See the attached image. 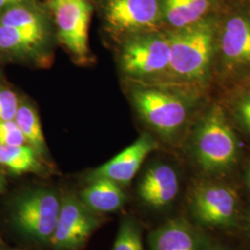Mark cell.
<instances>
[{
	"label": "cell",
	"mask_w": 250,
	"mask_h": 250,
	"mask_svg": "<svg viewBox=\"0 0 250 250\" xmlns=\"http://www.w3.org/2000/svg\"><path fill=\"white\" fill-rule=\"evenodd\" d=\"M244 224H245V232H246L249 241L250 242V207L245 215Z\"/></svg>",
	"instance_id": "d4e9b609"
},
{
	"label": "cell",
	"mask_w": 250,
	"mask_h": 250,
	"mask_svg": "<svg viewBox=\"0 0 250 250\" xmlns=\"http://www.w3.org/2000/svg\"><path fill=\"white\" fill-rule=\"evenodd\" d=\"M234 122L250 136V89L237 88L230 103Z\"/></svg>",
	"instance_id": "44dd1931"
},
{
	"label": "cell",
	"mask_w": 250,
	"mask_h": 250,
	"mask_svg": "<svg viewBox=\"0 0 250 250\" xmlns=\"http://www.w3.org/2000/svg\"><path fill=\"white\" fill-rule=\"evenodd\" d=\"M189 152L197 168L206 176H222L236 166L240 146L224 107L213 103L193 125Z\"/></svg>",
	"instance_id": "3957f363"
},
{
	"label": "cell",
	"mask_w": 250,
	"mask_h": 250,
	"mask_svg": "<svg viewBox=\"0 0 250 250\" xmlns=\"http://www.w3.org/2000/svg\"><path fill=\"white\" fill-rule=\"evenodd\" d=\"M180 191L178 170L165 162H157L149 166L136 188L139 200L155 210H161L172 205L178 198Z\"/></svg>",
	"instance_id": "8fae6325"
},
{
	"label": "cell",
	"mask_w": 250,
	"mask_h": 250,
	"mask_svg": "<svg viewBox=\"0 0 250 250\" xmlns=\"http://www.w3.org/2000/svg\"><path fill=\"white\" fill-rule=\"evenodd\" d=\"M158 146V142L151 134H143L113 159L93 170L90 173L89 180L105 178L121 186L128 185L134 178L147 156Z\"/></svg>",
	"instance_id": "7c38bea8"
},
{
	"label": "cell",
	"mask_w": 250,
	"mask_h": 250,
	"mask_svg": "<svg viewBox=\"0 0 250 250\" xmlns=\"http://www.w3.org/2000/svg\"><path fill=\"white\" fill-rule=\"evenodd\" d=\"M170 49L166 32L151 31L129 36L121 53L122 70L137 80L168 76Z\"/></svg>",
	"instance_id": "8992f818"
},
{
	"label": "cell",
	"mask_w": 250,
	"mask_h": 250,
	"mask_svg": "<svg viewBox=\"0 0 250 250\" xmlns=\"http://www.w3.org/2000/svg\"><path fill=\"white\" fill-rule=\"evenodd\" d=\"M61 205L62 198L54 190H31L16 199L13 207V222L19 231L27 237L42 244H49Z\"/></svg>",
	"instance_id": "52a82bcc"
},
{
	"label": "cell",
	"mask_w": 250,
	"mask_h": 250,
	"mask_svg": "<svg viewBox=\"0 0 250 250\" xmlns=\"http://www.w3.org/2000/svg\"><path fill=\"white\" fill-rule=\"evenodd\" d=\"M238 88H247V89H250V79L249 81H247L245 83H243L240 87Z\"/></svg>",
	"instance_id": "83f0119b"
},
{
	"label": "cell",
	"mask_w": 250,
	"mask_h": 250,
	"mask_svg": "<svg viewBox=\"0 0 250 250\" xmlns=\"http://www.w3.org/2000/svg\"><path fill=\"white\" fill-rule=\"evenodd\" d=\"M221 12L166 31L170 49L168 77L173 83L203 90L212 79Z\"/></svg>",
	"instance_id": "6da1fadb"
},
{
	"label": "cell",
	"mask_w": 250,
	"mask_h": 250,
	"mask_svg": "<svg viewBox=\"0 0 250 250\" xmlns=\"http://www.w3.org/2000/svg\"><path fill=\"white\" fill-rule=\"evenodd\" d=\"M246 183H247V186L250 190V164L248 165L247 170H246Z\"/></svg>",
	"instance_id": "4316f807"
},
{
	"label": "cell",
	"mask_w": 250,
	"mask_h": 250,
	"mask_svg": "<svg viewBox=\"0 0 250 250\" xmlns=\"http://www.w3.org/2000/svg\"><path fill=\"white\" fill-rule=\"evenodd\" d=\"M23 0H0V8H5L21 3Z\"/></svg>",
	"instance_id": "484cf974"
},
{
	"label": "cell",
	"mask_w": 250,
	"mask_h": 250,
	"mask_svg": "<svg viewBox=\"0 0 250 250\" xmlns=\"http://www.w3.org/2000/svg\"><path fill=\"white\" fill-rule=\"evenodd\" d=\"M0 24L22 30L45 31L41 16L25 7H14L6 11L0 18Z\"/></svg>",
	"instance_id": "ffe728a7"
},
{
	"label": "cell",
	"mask_w": 250,
	"mask_h": 250,
	"mask_svg": "<svg viewBox=\"0 0 250 250\" xmlns=\"http://www.w3.org/2000/svg\"><path fill=\"white\" fill-rule=\"evenodd\" d=\"M61 42L78 59L88 52V30L92 13L89 0H49Z\"/></svg>",
	"instance_id": "9c48e42d"
},
{
	"label": "cell",
	"mask_w": 250,
	"mask_h": 250,
	"mask_svg": "<svg viewBox=\"0 0 250 250\" xmlns=\"http://www.w3.org/2000/svg\"><path fill=\"white\" fill-rule=\"evenodd\" d=\"M205 250H232L228 247L224 246V244H221L220 242L213 241L210 238H208V243L206 245Z\"/></svg>",
	"instance_id": "cb8c5ba5"
},
{
	"label": "cell",
	"mask_w": 250,
	"mask_h": 250,
	"mask_svg": "<svg viewBox=\"0 0 250 250\" xmlns=\"http://www.w3.org/2000/svg\"><path fill=\"white\" fill-rule=\"evenodd\" d=\"M100 224L99 216L91 211L79 197L62 198L56 228L49 244L54 250H81Z\"/></svg>",
	"instance_id": "ba28073f"
},
{
	"label": "cell",
	"mask_w": 250,
	"mask_h": 250,
	"mask_svg": "<svg viewBox=\"0 0 250 250\" xmlns=\"http://www.w3.org/2000/svg\"><path fill=\"white\" fill-rule=\"evenodd\" d=\"M37 154L31 146H0V165L16 174L37 171L41 168Z\"/></svg>",
	"instance_id": "2e32d148"
},
{
	"label": "cell",
	"mask_w": 250,
	"mask_h": 250,
	"mask_svg": "<svg viewBox=\"0 0 250 250\" xmlns=\"http://www.w3.org/2000/svg\"><path fill=\"white\" fill-rule=\"evenodd\" d=\"M105 17L121 35L157 31L163 23L161 0H107Z\"/></svg>",
	"instance_id": "30bf717a"
},
{
	"label": "cell",
	"mask_w": 250,
	"mask_h": 250,
	"mask_svg": "<svg viewBox=\"0 0 250 250\" xmlns=\"http://www.w3.org/2000/svg\"><path fill=\"white\" fill-rule=\"evenodd\" d=\"M213 77L235 88L250 80V9L225 6L220 13Z\"/></svg>",
	"instance_id": "277c9868"
},
{
	"label": "cell",
	"mask_w": 250,
	"mask_h": 250,
	"mask_svg": "<svg viewBox=\"0 0 250 250\" xmlns=\"http://www.w3.org/2000/svg\"><path fill=\"white\" fill-rule=\"evenodd\" d=\"M0 188H1V183H0Z\"/></svg>",
	"instance_id": "f1b7e54d"
},
{
	"label": "cell",
	"mask_w": 250,
	"mask_h": 250,
	"mask_svg": "<svg viewBox=\"0 0 250 250\" xmlns=\"http://www.w3.org/2000/svg\"><path fill=\"white\" fill-rule=\"evenodd\" d=\"M188 203L192 223L200 229L230 230L241 218L237 191L212 179L197 182L190 191Z\"/></svg>",
	"instance_id": "5b68a950"
},
{
	"label": "cell",
	"mask_w": 250,
	"mask_h": 250,
	"mask_svg": "<svg viewBox=\"0 0 250 250\" xmlns=\"http://www.w3.org/2000/svg\"><path fill=\"white\" fill-rule=\"evenodd\" d=\"M111 250H145L140 224L130 216L122 219Z\"/></svg>",
	"instance_id": "d6986e66"
},
{
	"label": "cell",
	"mask_w": 250,
	"mask_h": 250,
	"mask_svg": "<svg viewBox=\"0 0 250 250\" xmlns=\"http://www.w3.org/2000/svg\"><path fill=\"white\" fill-rule=\"evenodd\" d=\"M14 122L31 146L38 154H43L45 150V137L36 110L28 105L19 107Z\"/></svg>",
	"instance_id": "e0dca14e"
},
{
	"label": "cell",
	"mask_w": 250,
	"mask_h": 250,
	"mask_svg": "<svg viewBox=\"0 0 250 250\" xmlns=\"http://www.w3.org/2000/svg\"><path fill=\"white\" fill-rule=\"evenodd\" d=\"M45 31L22 30L0 24V48L13 51H28L39 45Z\"/></svg>",
	"instance_id": "ac0fdd59"
},
{
	"label": "cell",
	"mask_w": 250,
	"mask_h": 250,
	"mask_svg": "<svg viewBox=\"0 0 250 250\" xmlns=\"http://www.w3.org/2000/svg\"><path fill=\"white\" fill-rule=\"evenodd\" d=\"M202 90L180 84L168 88L139 84L131 93L137 113L146 125L166 142H175L188 128Z\"/></svg>",
	"instance_id": "7a4b0ae2"
},
{
	"label": "cell",
	"mask_w": 250,
	"mask_h": 250,
	"mask_svg": "<svg viewBox=\"0 0 250 250\" xmlns=\"http://www.w3.org/2000/svg\"><path fill=\"white\" fill-rule=\"evenodd\" d=\"M25 138L14 121L0 122V146H21Z\"/></svg>",
	"instance_id": "7402d4cb"
},
{
	"label": "cell",
	"mask_w": 250,
	"mask_h": 250,
	"mask_svg": "<svg viewBox=\"0 0 250 250\" xmlns=\"http://www.w3.org/2000/svg\"><path fill=\"white\" fill-rule=\"evenodd\" d=\"M224 0H161L163 23L179 29L221 12Z\"/></svg>",
	"instance_id": "5bb4252c"
},
{
	"label": "cell",
	"mask_w": 250,
	"mask_h": 250,
	"mask_svg": "<svg viewBox=\"0 0 250 250\" xmlns=\"http://www.w3.org/2000/svg\"><path fill=\"white\" fill-rule=\"evenodd\" d=\"M79 198L96 214L118 211L127 200L123 186L105 178L91 179L89 185L81 191Z\"/></svg>",
	"instance_id": "9a60e30c"
},
{
	"label": "cell",
	"mask_w": 250,
	"mask_h": 250,
	"mask_svg": "<svg viewBox=\"0 0 250 250\" xmlns=\"http://www.w3.org/2000/svg\"><path fill=\"white\" fill-rule=\"evenodd\" d=\"M18 99L8 89H0V122L14 121L18 110Z\"/></svg>",
	"instance_id": "603a6c76"
},
{
	"label": "cell",
	"mask_w": 250,
	"mask_h": 250,
	"mask_svg": "<svg viewBox=\"0 0 250 250\" xmlns=\"http://www.w3.org/2000/svg\"><path fill=\"white\" fill-rule=\"evenodd\" d=\"M208 240L202 229L182 217L168 220L148 236L150 250H205Z\"/></svg>",
	"instance_id": "4fadbf2b"
}]
</instances>
